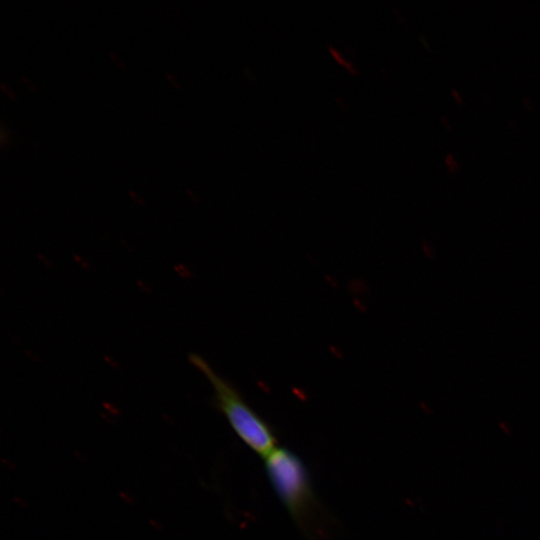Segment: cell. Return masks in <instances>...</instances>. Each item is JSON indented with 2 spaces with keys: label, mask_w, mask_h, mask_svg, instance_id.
<instances>
[{
  "label": "cell",
  "mask_w": 540,
  "mask_h": 540,
  "mask_svg": "<svg viewBox=\"0 0 540 540\" xmlns=\"http://www.w3.org/2000/svg\"><path fill=\"white\" fill-rule=\"evenodd\" d=\"M189 361L211 384L216 407L240 440L263 458L274 450L277 440L270 426L248 405L240 392L200 355L190 354Z\"/></svg>",
  "instance_id": "1"
},
{
  "label": "cell",
  "mask_w": 540,
  "mask_h": 540,
  "mask_svg": "<svg viewBox=\"0 0 540 540\" xmlns=\"http://www.w3.org/2000/svg\"><path fill=\"white\" fill-rule=\"evenodd\" d=\"M264 463L281 502L299 523L304 522L313 504V494L301 459L287 448L276 447L264 457Z\"/></svg>",
  "instance_id": "2"
},
{
  "label": "cell",
  "mask_w": 540,
  "mask_h": 540,
  "mask_svg": "<svg viewBox=\"0 0 540 540\" xmlns=\"http://www.w3.org/2000/svg\"><path fill=\"white\" fill-rule=\"evenodd\" d=\"M445 162L451 171H455L457 169V163L451 154L446 156Z\"/></svg>",
  "instance_id": "3"
},
{
  "label": "cell",
  "mask_w": 540,
  "mask_h": 540,
  "mask_svg": "<svg viewBox=\"0 0 540 540\" xmlns=\"http://www.w3.org/2000/svg\"><path fill=\"white\" fill-rule=\"evenodd\" d=\"M452 95L454 96V98L456 99L458 103L462 102V98L460 97V94L458 93V91L452 90Z\"/></svg>",
  "instance_id": "4"
}]
</instances>
